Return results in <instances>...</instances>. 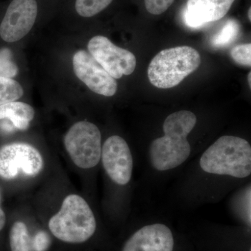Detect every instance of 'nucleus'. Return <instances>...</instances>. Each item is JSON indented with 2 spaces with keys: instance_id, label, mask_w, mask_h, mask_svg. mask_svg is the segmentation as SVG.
<instances>
[{
  "instance_id": "nucleus-14",
  "label": "nucleus",
  "mask_w": 251,
  "mask_h": 251,
  "mask_svg": "<svg viewBox=\"0 0 251 251\" xmlns=\"http://www.w3.org/2000/svg\"><path fill=\"white\" fill-rule=\"evenodd\" d=\"M9 239L11 251H31L32 249L27 226L21 221L13 225Z\"/></svg>"
},
{
  "instance_id": "nucleus-12",
  "label": "nucleus",
  "mask_w": 251,
  "mask_h": 251,
  "mask_svg": "<svg viewBox=\"0 0 251 251\" xmlns=\"http://www.w3.org/2000/svg\"><path fill=\"white\" fill-rule=\"evenodd\" d=\"M235 0H188L185 22L188 27L198 28L224 17Z\"/></svg>"
},
{
  "instance_id": "nucleus-17",
  "label": "nucleus",
  "mask_w": 251,
  "mask_h": 251,
  "mask_svg": "<svg viewBox=\"0 0 251 251\" xmlns=\"http://www.w3.org/2000/svg\"><path fill=\"white\" fill-rule=\"evenodd\" d=\"M251 184H249L238 193L234 204L236 214L249 226L251 223Z\"/></svg>"
},
{
  "instance_id": "nucleus-1",
  "label": "nucleus",
  "mask_w": 251,
  "mask_h": 251,
  "mask_svg": "<svg viewBox=\"0 0 251 251\" xmlns=\"http://www.w3.org/2000/svg\"><path fill=\"white\" fill-rule=\"evenodd\" d=\"M251 175V145L235 135H223L204 150L185 178L191 202H210Z\"/></svg>"
},
{
  "instance_id": "nucleus-8",
  "label": "nucleus",
  "mask_w": 251,
  "mask_h": 251,
  "mask_svg": "<svg viewBox=\"0 0 251 251\" xmlns=\"http://www.w3.org/2000/svg\"><path fill=\"white\" fill-rule=\"evenodd\" d=\"M89 52L113 78H121L134 72L137 61L134 54L117 47L108 38L96 36L88 43Z\"/></svg>"
},
{
  "instance_id": "nucleus-22",
  "label": "nucleus",
  "mask_w": 251,
  "mask_h": 251,
  "mask_svg": "<svg viewBox=\"0 0 251 251\" xmlns=\"http://www.w3.org/2000/svg\"><path fill=\"white\" fill-rule=\"evenodd\" d=\"M50 244V239L44 231H39L31 240V248L35 251H46Z\"/></svg>"
},
{
  "instance_id": "nucleus-7",
  "label": "nucleus",
  "mask_w": 251,
  "mask_h": 251,
  "mask_svg": "<svg viewBox=\"0 0 251 251\" xmlns=\"http://www.w3.org/2000/svg\"><path fill=\"white\" fill-rule=\"evenodd\" d=\"M104 171L113 184L126 186L133 177V157L128 143L120 135H112L102 145Z\"/></svg>"
},
{
  "instance_id": "nucleus-25",
  "label": "nucleus",
  "mask_w": 251,
  "mask_h": 251,
  "mask_svg": "<svg viewBox=\"0 0 251 251\" xmlns=\"http://www.w3.org/2000/svg\"><path fill=\"white\" fill-rule=\"evenodd\" d=\"M251 73H249V75H248V80H249V86H250V87H251Z\"/></svg>"
},
{
  "instance_id": "nucleus-5",
  "label": "nucleus",
  "mask_w": 251,
  "mask_h": 251,
  "mask_svg": "<svg viewBox=\"0 0 251 251\" xmlns=\"http://www.w3.org/2000/svg\"><path fill=\"white\" fill-rule=\"evenodd\" d=\"M101 133L90 122H77L64 137V143L69 156L75 166L82 169L94 168L100 161Z\"/></svg>"
},
{
  "instance_id": "nucleus-19",
  "label": "nucleus",
  "mask_w": 251,
  "mask_h": 251,
  "mask_svg": "<svg viewBox=\"0 0 251 251\" xmlns=\"http://www.w3.org/2000/svg\"><path fill=\"white\" fill-rule=\"evenodd\" d=\"M12 53L9 49H3L0 51V77L16 76L18 72L16 64L12 60Z\"/></svg>"
},
{
  "instance_id": "nucleus-10",
  "label": "nucleus",
  "mask_w": 251,
  "mask_h": 251,
  "mask_svg": "<svg viewBox=\"0 0 251 251\" xmlns=\"http://www.w3.org/2000/svg\"><path fill=\"white\" fill-rule=\"evenodd\" d=\"M75 75L94 93L112 97L116 94V80L94 57L85 50L77 51L73 57Z\"/></svg>"
},
{
  "instance_id": "nucleus-18",
  "label": "nucleus",
  "mask_w": 251,
  "mask_h": 251,
  "mask_svg": "<svg viewBox=\"0 0 251 251\" xmlns=\"http://www.w3.org/2000/svg\"><path fill=\"white\" fill-rule=\"evenodd\" d=\"M240 31L238 23L229 21L223 29L211 39V45L216 48L228 46L237 39Z\"/></svg>"
},
{
  "instance_id": "nucleus-26",
  "label": "nucleus",
  "mask_w": 251,
  "mask_h": 251,
  "mask_svg": "<svg viewBox=\"0 0 251 251\" xmlns=\"http://www.w3.org/2000/svg\"><path fill=\"white\" fill-rule=\"evenodd\" d=\"M251 8H249V13H248V16H249V21H251Z\"/></svg>"
},
{
  "instance_id": "nucleus-6",
  "label": "nucleus",
  "mask_w": 251,
  "mask_h": 251,
  "mask_svg": "<svg viewBox=\"0 0 251 251\" xmlns=\"http://www.w3.org/2000/svg\"><path fill=\"white\" fill-rule=\"evenodd\" d=\"M44 168L37 149L27 143H15L0 149V176L11 180L19 176H35Z\"/></svg>"
},
{
  "instance_id": "nucleus-2",
  "label": "nucleus",
  "mask_w": 251,
  "mask_h": 251,
  "mask_svg": "<svg viewBox=\"0 0 251 251\" xmlns=\"http://www.w3.org/2000/svg\"><path fill=\"white\" fill-rule=\"evenodd\" d=\"M198 123V117L189 110L168 115L163 124V135L152 140L147 153L149 167L158 175L168 174L185 164L192 156L188 136Z\"/></svg>"
},
{
  "instance_id": "nucleus-20",
  "label": "nucleus",
  "mask_w": 251,
  "mask_h": 251,
  "mask_svg": "<svg viewBox=\"0 0 251 251\" xmlns=\"http://www.w3.org/2000/svg\"><path fill=\"white\" fill-rule=\"evenodd\" d=\"M232 59L239 65L250 67L251 65V44H240L231 50Z\"/></svg>"
},
{
  "instance_id": "nucleus-16",
  "label": "nucleus",
  "mask_w": 251,
  "mask_h": 251,
  "mask_svg": "<svg viewBox=\"0 0 251 251\" xmlns=\"http://www.w3.org/2000/svg\"><path fill=\"white\" fill-rule=\"evenodd\" d=\"M112 1L113 0H76L75 9L81 17H93L106 9Z\"/></svg>"
},
{
  "instance_id": "nucleus-9",
  "label": "nucleus",
  "mask_w": 251,
  "mask_h": 251,
  "mask_svg": "<svg viewBox=\"0 0 251 251\" xmlns=\"http://www.w3.org/2000/svg\"><path fill=\"white\" fill-rule=\"evenodd\" d=\"M38 15L36 0H13L0 25V36L6 42L21 40L31 31Z\"/></svg>"
},
{
  "instance_id": "nucleus-23",
  "label": "nucleus",
  "mask_w": 251,
  "mask_h": 251,
  "mask_svg": "<svg viewBox=\"0 0 251 251\" xmlns=\"http://www.w3.org/2000/svg\"><path fill=\"white\" fill-rule=\"evenodd\" d=\"M5 223H6V216L4 211L0 208V231L4 227Z\"/></svg>"
},
{
  "instance_id": "nucleus-11",
  "label": "nucleus",
  "mask_w": 251,
  "mask_h": 251,
  "mask_svg": "<svg viewBox=\"0 0 251 251\" xmlns=\"http://www.w3.org/2000/svg\"><path fill=\"white\" fill-rule=\"evenodd\" d=\"M175 240L172 229L162 223L145 225L132 234L122 251H173Z\"/></svg>"
},
{
  "instance_id": "nucleus-24",
  "label": "nucleus",
  "mask_w": 251,
  "mask_h": 251,
  "mask_svg": "<svg viewBox=\"0 0 251 251\" xmlns=\"http://www.w3.org/2000/svg\"><path fill=\"white\" fill-rule=\"evenodd\" d=\"M1 128H3V129L6 130H12V127L11 126L8 125V124L4 123L2 124V125H1Z\"/></svg>"
},
{
  "instance_id": "nucleus-4",
  "label": "nucleus",
  "mask_w": 251,
  "mask_h": 251,
  "mask_svg": "<svg viewBox=\"0 0 251 251\" xmlns=\"http://www.w3.org/2000/svg\"><path fill=\"white\" fill-rule=\"evenodd\" d=\"M201 63L199 52L190 46L163 50L149 65V80L158 88H173L197 70Z\"/></svg>"
},
{
  "instance_id": "nucleus-3",
  "label": "nucleus",
  "mask_w": 251,
  "mask_h": 251,
  "mask_svg": "<svg viewBox=\"0 0 251 251\" xmlns=\"http://www.w3.org/2000/svg\"><path fill=\"white\" fill-rule=\"evenodd\" d=\"M50 230L62 242L80 244L90 239L97 229L93 211L84 198L69 195L60 209L50 219Z\"/></svg>"
},
{
  "instance_id": "nucleus-13",
  "label": "nucleus",
  "mask_w": 251,
  "mask_h": 251,
  "mask_svg": "<svg viewBox=\"0 0 251 251\" xmlns=\"http://www.w3.org/2000/svg\"><path fill=\"white\" fill-rule=\"evenodd\" d=\"M34 115V108L23 102L14 101L0 105V120H10L19 130L27 129Z\"/></svg>"
},
{
  "instance_id": "nucleus-21",
  "label": "nucleus",
  "mask_w": 251,
  "mask_h": 251,
  "mask_svg": "<svg viewBox=\"0 0 251 251\" xmlns=\"http://www.w3.org/2000/svg\"><path fill=\"white\" fill-rule=\"evenodd\" d=\"M175 0H145V7L150 14L161 15L166 12Z\"/></svg>"
},
{
  "instance_id": "nucleus-15",
  "label": "nucleus",
  "mask_w": 251,
  "mask_h": 251,
  "mask_svg": "<svg viewBox=\"0 0 251 251\" xmlns=\"http://www.w3.org/2000/svg\"><path fill=\"white\" fill-rule=\"evenodd\" d=\"M24 94L22 86L12 78L0 77V105L16 101Z\"/></svg>"
}]
</instances>
